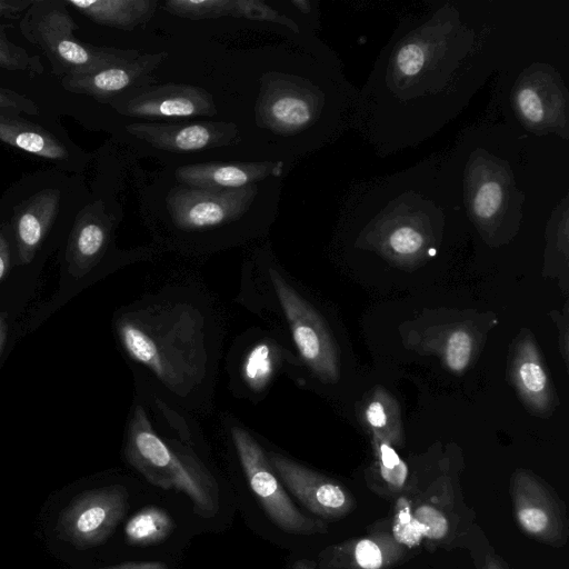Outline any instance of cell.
Masks as SVG:
<instances>
[{
  "instance_id": "cell-16",
  "label": "cell",
  "mask_w": 569,
  "mask_h": 569,
  "mask_svg": "<svg viewBox=\"0 0 569 569\" xmlns=\"http://www.w3.org/2000/svg\"><path fill=\"white\" fill-rule=\"evenodd\" d=\"M0 140L48 159H62L68 156L63 144L50 133L13 117L0 116Z\"/></svg>"
},
{
  "instance_id": "cell-9",
  "label": "cell",
  "mask_w": 569,
  "mask_h": 569,
  "mask_svg": "<svg viewBox=\"0 0 569 569\" xmlns=\"http://www.w3.org/2000/svg\"><path fill=\"white\" fill-rule=\"evenodd\" d=\"M372 531L330 545L318 555L319 569H392L411 559L417 550L400 542L391 531L390 518Z\"/></svg>"
},
{
  "instance_id": "cell-19",
  "label": "cell",
  "mask_w": 569,
  "mask_h": 569,
  "mask_svg": "<svg viewBox=\"0 0 569 569\" xmlns=\"http://www.w3.org/2000/svg\"><path fill=\"white\" fill-rule=\"evenodd\" d=\"M146 70L147 62L128 61L90 74L69 76L63 83L69 90L107 94L127 88Z\"/></svg>"
},
{
  "instance_id": "cell-23",
  "label": "cell",
  "mask_w": 569,
  "mask_h": 569,
  "mask_svg": "<svg viewBox=\"0 0 569 569\" xmlns=\"http://www.w3.org/2000/svg\"><path fill=\"white\" fill-rule=\"evenodd\" d=\"M107 243V232L96 222L83 224L68 251L69 272L82 278L99 262Z\"/></svg>"
},
{
  "instance_id": "cell-28",
  "label": "cell",
  "mask_w": 569,
  "mask_h": 569,
  "mask_svg": "<svg viewBox=\"0 0 569 569\" xmlns=\"http://www.w3.org/2000/svg\"><path fill=\"white\" fill-rule=\"evenodd\" d=\"M472 338L466 330L458 329L450 333L445 346V361L455 371H463L471 359Z\"/></svg>"
},
{
  "instance_id": "cell-26",
  "label": "cell",
  "mask_w": 569,
  "mask_h": 569,
  "mask_svg": "<svg viewBox=\"0 0 569 569\" xmlns=\"http://www.w3.org/2000/svg\"><path fill=\"white\" fill-rule=\"evenodd\" d=\"M234 1L228 0H172L166 3L167 10L188 19H208L230 14Z\"/></svg>"
},
{
  "instance_id": "cell-35",
  "label": "cell",
  "mask_w": 569,
  "mask_h": 569,
  "mask_svg": "<svg viewBox=\"0 0 569 569\" xmlns=\"http://www.w3.org/2000/svg\"><path fill=\"white\" fill-rule=\"evenodd\" d=\"M19 112L36 113L37 106L24 97L0 88V116L12 117Z\"/></svg>"
},
{
  "instance_id": "cell-21",
  "label": "cell",
  "mask_w": 569,
  "mask_h": 569,
  "mask_svg": "<svg viewBox=\"0 0 569 569\" xmlns=\"http://www.w3.org/2000/svg\"><path fill=\"white\" fill-rule=\"evenodd\" d=\"M209 109V101L203 100L199 94L177 92L167 93L140 101H133L128 106L132 114L148 117H190L206 112Z\"/></svg>"
},
{
  "instance_id": "cell-29",
  "label": "cell",
  "mask_w": 569,
  "mask_h": 569,
  "mask_svg": "<svg viewBox=\"0 0 569 569\" xmlns=\"http://www.w3.org/2000/svg\"><path fill=\"white\" fill-rule=\"evenodd\" d=\"M231 16L244 17L252 20L278 22L287 26L295 32L299 31L293 21L260 1H234Z\"/></svg>"
},
{
  "instance_id": "cell-41",
  "label": "cell",
  "mask_w": 569,
  "mask_h": 569,
  "mask_svg": "<svg viewBox=\"0 0 569 569\" xmlns=\"http://www.w3.org/2000/svg\"><path fill=\"white\" fill-rule=\"evenodd\" d=\"M291 3L300 9L303 13L309 12V2L305 0H292Z\"/></svg>"
},
{
  "instance_id": "cell-20",
  "label": "cell",
  "mask_w": 569,
  "mask_h": 569,
  "mask_svg": "<svg viewBox=\"0 0 569 569\" xmlns=\"http://www.w3.org/2000/svg\"><path fill=\"white\" fill-rule=\"evenodd\" d=\"M176 529L170 513L158 506H146L136 512L124 526L128 543L152 546L164 541Z\"/></svg>"
},
{
  "instance_id": "cell-40",
  "label": "cell",
  "mask_w": 569,
  "mask_h": 569,
  "mask_svg": "<svg viewBox=\"0 0 569 569\" xmlns=\"http://www.w3.org/2000/svg\"><path fill=\"white\" fill-rule=\"evenodd\" d=\"M293 569H316V563L310 560L301 559L295 562Z\"/></svg>"
},
{
  "instance_id": "cell-32",
  "label": "cell",
  "mask_w": 569,
  "mask_h": 569,
  "mask_svg": "<svg viewBox=\"0 0 569 569\" xmlns=\"http://www.w3.org/2000/svg\"><path fill=\"white\" fill-rule=\"evenodd\" d=\"M389 244L396 253L409 256L421 249L423 238L417 230L410 227H401L390 234Z\"/></svg>"
},
{
  "instance_id": "cell-18",
  "label": "cell",
  "mask_w": 569,
  "mask_h": 569,
  "mask_svg": "<svg viewBox=\"0 0 569 569\" xmlns=\"http://www.w3.org/2000/svg\"><path fill=\"white\" fill-rule=\"evenodd\" d=\"M97 22L129 29L147 19L152 10L150 1L84 0L68 1Z\"/></svg>"
},
{
  "instance_id": "cell-12",
  "label": "cell",
  "mask_w": 569,
  "mask_h": 569,
  "mask_svg": "<svg viewBox=\"0 0 569 569\" xmlns=\"http://www.w3.org/2000/svg\"><path fill=\"white\" fill-rule=\"evenodd\" d=\"M252 187L219 191L178 189L170 198L173 222L183 231H203L226 224L244 211Z\"/></svg>"
},
{
  "instance_id": "cell-30",
  "label": "cell",
  "mask_w": 569,
  "mask_h": 569,
  "mask_svg": "<svg viewBox=\"0 0 569 569\" xmlns=\"http://www.w3.org/2000/svg\"><path fill=\"white\" fill-rule=\"evenodd\" d=\"M0 67L9 70L41 71L39 59L30 58L22 48L9 42L2 32H0Z\"/></svg>"
},
{
  "instance_id": "cell-37",
  "label": "cell",
  "mask_w": 569,
  "mask_h": 569,
  "mask_svg": "<svg viewBox=\"0 0 569 569\" xmlns=\"http://www.w3.org/2000/svg\"><path fill=\"white\" fill-rule=\"evenodd\" d=\"M32 2L30 1H1L0 0V16H16L24 10Z\"/></svg>"
},
{
  "instance_id": "cell-25",
  "label": "cell",
  "mask_w": 569,
  "mask_h": 569,
  "mask_svg": "<svg viewBox=\"0 0 569 569\" xmlns=\"http://www.w3.org/2000/svg\"><path fill=\"white\" fill-rule=\"evenodd\" d=\"M269 114L273 122L281 127L298 128L310 121L311 109L305 99L293 94H283L269 106Z\"/></svg>"
},
{
  "instance_id": "cell-33",
  "label": "cell",
  "mask_w": 569,
  "mask_h": 569,
  "mask_svg": "<svg viewBox=\"0 0 569 569\" xmlns=\"http://www.w3.org/2000/svg\"><path fill=\"white\" fill-rule=\"evenodd\" d=\"M425 51L417 43L403 46L397 54V66L402 74L413 77L425 66Z\"/></svg>"
},
{
  "instance_id": "cell-4",
  "label": "cell",
  "mask_w": 569,
  "mask_h": 569,
  "mask_svg": "<svg viewBox=\"0 0 569 569\" xmlns=\"http://www.w3.org/2000/svg\"><path fill=\"white\" fill-rule=\"evenodd\" d=\"M124 456L153 486L183 492L199 517L218 513L220 493L213 476L190 448L162 438L141 405L134 406L129 420Z\"/></svg>"
},
{
  "instance_id": "cell-3",
  "label": "cell",
  "mask_w": 569,
  "mask_h": 569,
  "mask_svg": "<svg viewBox=\"0 0 569 569\" xmlns=\"http://www.w3.org/2000/svg\"><path fill=\"white\" fill-rule=\"evenodd\" d=\"M393 501L391 531L400 542L416 550L418 546L429 551L465 548L476 515L452 472L427 480L409 475Z\"/></svg>"
},
{
  "instance_id": "cell-14",
  "label": "cell",
  "mask_w": 569,
  "mask_h": 569,
  "mask_svg": "<svg viewBox=\"0 0 569 569\" xmlns=\"http://www.w3.org/2000/svg\"><path fill=\"white\" fill-rule=\"evenodd\" d=\"M281 164H196L180 168L178 179L191 187L219 191L240 189L268 174L280 171Z\"/></svg>"
},
{
  "instance_id": "cell-17",
  "label": "cell",
  "mask_w": 569,
  "mask_h": 569,
  "mask_svg": "<svg viewBox=\"0 0 569 569\" xmlns=\"http://www.w3.org/2000/svg\"><path fill=\"white\" fill-rule=\"evenodd\" d=\"M363 421L371 436L393 447L403 445L400 410L397 401L383 389H376L362 410Z\"/></svg>"
},
{
  "instance_id": "cell-7",
  "label": "cell",
  "mask_w": 569,
  "mask_h": 569,
  "mask_svg": "<svg viewBox=\"0 0 569 569\" xmlns=\"http://www.w3.org/2000/svg\"><path fill=\"white\" fill-rule=\"evenodd\" d=\"M268 459L288 490L313 517L326 522L343 519L357 501L341 482L310 469L277 451L266 450Z\"/></svg>"
},
{
  "instance_id": "cell-5",
  "label": "cell",
  "mask_w": 569,
  "mask_h": 569,
  "mask_svg": "<svg viewBox=\"0 0 569 569\" xmlns=\"http://www.w3.org/2000/svg\"><path fill=\"white\" fill-rule=\"evenodd\" d=\"M230 436L249 487L268 518L291 535L312 536L328 532L326 521L303 513L291 500L271 466L266 449L244 428L232 425Z\"/></svg>"
},
{
  "instance_id": "cell-8",
  "label": "cell",
  "mask_w": 569,
  "mask_h": 569,
  "mask_svg": "<svg viewBox=\"0 0 569 569\" xmlns=\"http://www.w3.org/2000/svg\"><path fill=\"white\" fill-rule=\"evenodd\" d=\"M126 487L112 485L78 497L61 515L62 535L81 548L103 542L116 529L129 507Z\"/></svg>"
},
{
  "instance_id": "cell-15",
  "label": "cell",
  "mask_w": 569,
  "mask_h": 569,
  "mask_svg": "<svg viewBox=\"0 0 569 569\" xmlns=\"http://www.w3.org/2000/svg\"><path fill=\"white\" fill-rule=\"evenodd\" d=\"M373 463L368 469L366 482L378 497L393 501L407 486L409 467L389 442L371 436Z\"/></svg>"
},
{
  "instance_id": "cell-22",
  "label": "cell",
  "mask_w": 569,
  "mask_h": 569,
  "mask_svg": "<svg viewBox=\"0 0 569 569\" xmlns=\"http://www.w3.org/2000/svg\"><path fill=\"white\" fill-rule=\"evenodd\" d=\"M132 130L154 141L157 144L179 151H194L209 146L214 138L213 131L202 124L186 127L134 126Z\"/></svg>"
},
{
  "instance_id": "cell-39",
  "label": "cell",
  "mask_w": 569,
  "mask_h": 569,
  "mask_svg": "<svg viewBox=\"0 0 569 569\" xmlns=\"http://www.w3.org/2000/svg\"><path fill=\"white\" fill-rule=\"evenodd\" d=\"M7 329H8L7 316H6V313H0V353H1L2 347L6 341Z\"/></svg>"
},
{
  "instance_id": "cell-13",
  "label": "cell",
  "mask_w": 569,
  "mask_h": 569,
  "mask_svg": "<svg viewBox=\"0 0 569 569\" xmlns=\"http://www.w3.org/2000/svg\"><path fill=\"white\" fill-rule=\"evenodd\" d=\"M511 378L523 401L538 413L550 411L552 387L535 341L527 337L519 341L512 363Z\"/></svg>"
},
{
  "instance_id": "cell-31",
  "label": "cell",
  "mask_w": 569,
  "mask_h": 569,
  "mask_svg": "<svg viewBox=\"0 0 569 569\" xmlns=\"http://www.w3.org/2000/svg\"><path fill=\"white\" fill-rule=\"evenodd\" d=\"M502 201V189L496 181L482 183L473 199V210L481 219L491 218L499 209Z\"/></svg>"
},
{
  "instance_id": "cell-24",
  "label": "cell",
  "mask_w": 569,
  "mask_h": 569,
  "mask_svg": "<svg viewBox=\"0 0 569 569\" xmlns=\"http://www.w3.org/2000/svg\"><path fill=\"white\" fill-rule=\"evenodd\" d=\"M56 202L51 199L43 204V208H36L26 211L18 220L17 238L21 263H29L40 246L48 227L50 226Z\"/></svg>"
},
{
  "instance_id": "cell-1",
  "label": "cell",
  "mask_w": 569,
  "mask_h": 569,
  "mask_svg": "<svg viewBox=\"0 0 569 569\" xmlns=\"http://www.w3.org/2000/svg\"><path fill=\"white\" fill-rule=\"evenodd\" d=\"M128 358L173 402L198 408L219 358L218 319L203 299L168 290L143 298L116 321Z\"/></svg>"
},
{
  "instance_id": "cell-27",
  "label": "cell",
  "mask_w": 569,
  "mask_h": 569,
  "mask_svg": "<svg viewBox=\"0 0 569 569\" xmlns=\"http://www.w3.org/2000/svg\"><path fill=\"white\" fill-rule=\"evenodd\" d=\"M465 549L469 550L476 569H512L476 523L471 528Z\"/></svg>"
},
{
  "instance_id": "cell-6",
  "label": "cell",
  "mask_w": 569,
  "mask_h": 569,
  "mask_svg": "<svg viewBox=\"0 0 569 569\" xmlns=\"http://www.w3.org/2000/svg\"><path fill=\"white\" fill-rule=\"evenodd\" d=\"M509 493L515 522L526 536L552 548L567 545V507L549 483L530 470L518 469L510 477Z\"/></svg>"
},
{
  "instance_id": "cell-11",
  "label": "cell",
  "mask_w": 569,
  "mask_h": 569,
  "mask_svg": "<svg viewBox=\"0 0 569 569\" xmlns=\"http://www.w3.org/2000/svg\"><path fill=\"white\" fill-rule=\"evenodd\" d=\"M72 20L52 10L41 18L36 28V42L54 60L62 62L69 76L90 74L130 61L136 54L109 49L84 47L72 38Z\"/></svg>"
},
{
  "instance_id": "cell-34",
  "label": "cell",
  "mask_w": 569,
  "mask_h": 569,
  "mask_svg": "<svg viewBox=\"0 0 569 569\" xmlns=\"http://www.w3.org/2000/svg\"><path fill=\"white\" fill-rule=\"evenodd\" d=\"M517 102L522 116L532 123L543 119V106L537 92L530 88L521 89L517 96Z\"/></svg>"
},
{
  "instance_id": "cell-36",
  "label": "cell",
  "mask_w": 569,
  "mask_h": 569,
  "mask_svg": "<svg viewBox=\"0 0 569 569\" xmlns=\"http://www.w3.org/2000/svg\"><path fill=\"white\" fill-rule=\"evenodd\" d=\"M102 569H168L163 561H128Z\"/></svg>"
},
{
  "instance_id": "cell-2",
  "label": "cell",
  "mask_w": 569,
  "mask_h": 569,
  "mask_svg": "<svg viewBox=\"0 0 569 569\" xmlns=\"http://www.w3.org/2000/svg\"><path fill=\"white\" fill-rule=\"evenodd\" d=\"M241 296L248 307L280 318L301 367L322 383L339 380V349L329 326L279 266L259 264L253 273L244 276Z\"/></svg>"
},
{
  "instance_id": "cell-10",
  "label": "cell",
  "mask_w": 569,
  "mask_h": 569,
  "mask_svg": "<svg viewBox=\"0 0 569 569\" xmlns=\"http://www.w3.org/2000/svg\"><path fill=\"white\" fill-rule=\"evenodd\" d=\"M301 367L278 335L253 333L240 348L232 369L233 389L251 400L263 397L283 371Z\"/></svg>"
},
{
  "instance_id": "cell-38",
  "label": "cell",
  "mask_w": 569,
  "mask_h": 569,
  "mask_svg": "<svg viewBox=\"0 0 569 569\" xmlns=\"http://www.w3.org/2000/svg\"><path fill=\"white\" fill-rule=\"evenodd\" d=\"M10 267V252L8 244L0 232V280L6 276Z\"/></svg>"
}]
</instances>
